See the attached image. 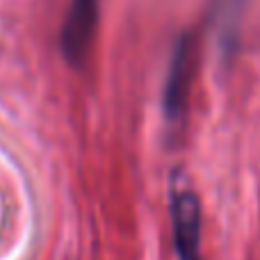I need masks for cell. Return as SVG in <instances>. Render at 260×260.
<instances>
[{
    "mask_svg": "<svg viewBox=\"0 0 260 260\" xmlns=\"http://www.w3.org/2000/svg\"><path fill=\"white\" fill-rule=\"evenodd\" d=\"M194 64H197V37L194 32L185 30L176 39L169 59V71L165 82V117L169 123H180L187 112L189 89H192Z\"/></svg>",
    "mask_w": 260,
    "mask_h": 260,
    "instance_id": "obj_1",
    "label": "cell"
},
{
    "mask_svg": "<svg viewBox=\"0 0 260 260\" xmlns=\"http://www.w3.org/2000/svg\"><path fill=\"white\" fill-rule=\"evenodd\" d=\"M174 249L178 260H201V203L189 187L174 185L169 197Z\"/></svg>",
    "mask_w": 260,
    "mask_h": 260,
    "instance_id": "obj_2",
    "label": "cell"
},
{
    "mask_svg": "<svg viewBox=\"0 0 260 260\" xmlns=\"http://www.w3.org/2000/svg\"><path fill=\"white\" fill-rule=\"evenodd\" d=\"M96 18H99V0H73L62 32L64 57L73 67H82L89 55L96 32Z\"/></svg>",
    "mask_w": 260,
    "mask_h": 260,
    "instance_id": "obj_3",
    "label": "cell"
},
{
    "mask_svg": "<svg viewBox=\"0 0 260 260\" xmlns=\"http://www.w3.org/2000/svg\"><path fill=\"white\" fill-rule=\"evenodd\" d=\"M244 0H217V21H219V39L226 53H233L238 46L240 18H242Z\"/></svg>",
    "mask_w": 260,
    "mask_h": 260,
    "instance_id": "obj_4",
    "label": "cell"
}]
</instances>
